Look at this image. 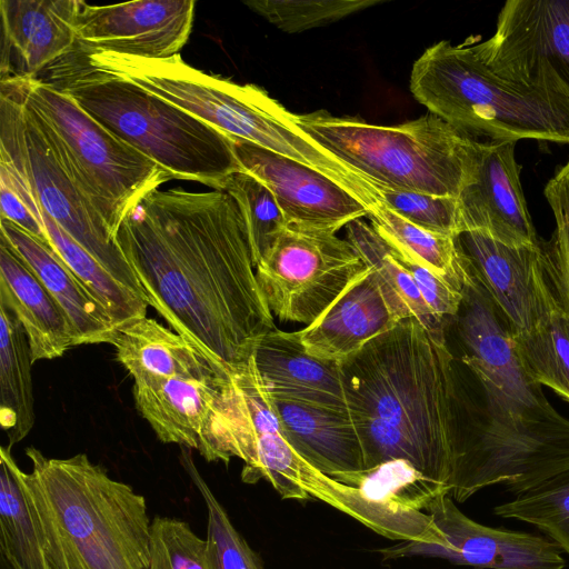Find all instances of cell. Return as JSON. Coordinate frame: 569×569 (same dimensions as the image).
Wrapping results in <instances>:
<instances>
[{
	"mask_svg": "<svg viewBox=\"0 0 569 569\" xmlns=\"http://www.w3.org/2000/svg\"><path fill=\"white\" fill-rule=\"evenodd\" d=\"M117 241L149 306L217 365L247 361L276 328L226 191L156 189L128 212Z\"/></svg>",
	"mask_w": 569,
	"mask_h": 569,
	"instance_id": "6da1fadb",
	"label": "cell"
},
{
	"mask_svg": "<svg viewBox=\"0 0 569 569\" xmlns=\"http://www.w3.org/2000/svg\"><path fill=\"white\" fill-rule=\"evenodd\" d=\"M453 319L471 386L456 375L449 496L463 502L492 485L518 496L569 469V420L527 373L507 319L473 272Z\"/></svg>",
	"mask_w": 569,
	"mask_h": 569,
	"instance_id": "7a4b0ae2",
	"label": "cell"
},
{
	"mask_svg": "<svg viewBox=\"0 0 569 569\" xmlns=\"http://www.w3.org/2000/svg\"><path fill=\"white\" fill-rule=\"evenodd\" d=\"M340 367L366 470L402 460L449 493L458 407L446 339L409 317Z\"/></svg>",
	"mask_w": 569,
	"mask_h": 569,
	"instance_id": "3957f363",
	"label": "cell"
},
{
	"mask_svg": "<svg viewBox=\"0 0 569 569\" xmlns=\"http://www.w3.org/2000/svg\"><path fill=\"white\" fill-rule=\"evenodd\" d=\"M22 482L50 569H149L151 521L143 496L86 453L48 458L28 447Z\"/></svg>",
	"mask_w": 569,
	"mask_h": 569,
	"instance_id": "277c9868",
	"label": "cell"
},
{
	"mask_svg": "<svg viewBox=\"0 0 569 569\" xmlns=\"http://www.w3.org/2000/svg\"><path fill=\"white\" fill-rule=\"evenodd\" d=\"M38 79L72 98L174 179L222 190L227 179L242 170L229 136L134 83L93 69L77 47Z\"/></svg>",
	"mask_w": 569,
	"mask_h": 569,
	"instance_id": "5b68a950",
	"label": "cell"
},
{
	"mask_svg": "<svg viewBox=\"0 0 569 569\" xmlns=\"http://www.w3.org/2000/svg\"><path fill=\"white\" fill-rule=\"evenodd\" d=\"M79 51L93 69L139 86L230 138L257 144L332 179L345 173V164L298 126L295 113L256 84L208 74L189 66L180 54L149 59Z\"/></svg>",
	"mask_w": 569,
	"mask_h": 569,
	"instance_id": "8992f818",
	"label": "cell"
},
{
	"mask_svg": "<svg viewBox=\"0 0 569 569\" xmlns=\"http://www.w3.org/2000/svg\"><path fill=\"white\" fill-rule=\"evenodd\" d=\"M410 90L430 113L471 138L569 143V99L498 76L471 44L429 47L412 66Z\"/></svg>",
	"mask_w": 569,
	"mask_h": 569,
	"instance_id": "52a82bcc",
	"label": "cell"
},
{
	"mask_svg": "<svg viewBox=\"0 0 569 569\" xmlns=\"http://www.w3.org/2000/svg\"><path fill=\"white\" fill-rule=\"evenodd\" d=\"M321 147L383 187L458 198L471 179L479 141L428 113L399 126H379L326 110L296 114Z\"/></svg>",
	"mask_w": 569,
	"mask_h": 569,
	"instance_id": "ba28073f",
	"label": "cell"
},
{
	"mask_svg": "<svg viewBox=\"0 0 569 569\" xmlns=\"http://www.w3.org/2000/svg\"><path fill=\"white\" fill-rule=\"evenodd\" d=\"M73 182L117 238L137 203L174 177L106 129L76 101L38 78H10Z\"/></svg>",
	"mask_w": 569,
	"mask_h": 569,
	"instance_id": "9c48e42d",
	"label": "cell"
},
{
	"mask_svg": "<svg viewBox=\"0 0 569 569\" xmlns=\"http://www.w3.org/2000/svg\"><path fill=\"white\" fill-rule=\"evenodd\" d=\"M0 167L21 183L40 210L146 299L117 238L73 182L22 99L4 81H0Z\"/></svg>",
	"mask_w": 569,
	"mask_h": 569,
	"instance_id": "30bf717a",
	"label": "cell"
},
{
	"mask_svg": "<svg viewBox=\"0 0 569 569\" xmlns=\"http://www.w3.org/2000/svg\"><path fill=\"white\" fill-rule=\"evenodd\" d=\"M367 270L347 239L288 226L256 274L273 316L309 326Z\"/></svg>",
	"mask_w": 569,
	"mask_h": 569,
	"instance_id": "8fae6325",
	"label": "cell"
},
{
	"mask_svg": "<svg viewBox=\"0 0 569 569\" xmlns=\"http://www.w3.org/2000/svg\"><path fill=\"white\" fill-rule=\"evenodd\" d=\"M471 46L498 76L569 99V0H509L492 37Z\"/></svg>",
	"mask_w": 569,
	"mask_h": 569,
	"instance_id": "7c38bea8",
	"label": "cell"
},
{
	"mask_svg": "<svg viewBox=\"0 0 569 569\" xmlns=\"http://www.w3.org/2000/svg\"><path fill=\"white\" fill-rule=\"evenodd\" d=\"M422 511L438 528L442 541H400L378 550L383 560L439 558L479 569H563L566 565L553 541L478 523L461 512L448 493L433 496Z\"/></svg>",
	"mask_w": 569,
	"mask_h": 569,
	"instance_id": "4fadbf2b",
	"label": "cell"
},
{
	"mask_svg": "<svg viewBox=\"0 0 569 569\" xmlns=\"http://www.w3.org/2000/svg\"><path fill=\"white\" fill-rule=\"evenodd\" d=\"M194 7L193 0H139L112 6L78 0L77 48L149 59L173 57L189 39Z\"/></svg>",
	"mask_w": 569,
	"mask_h": 569,
	"instance_id": "5bb4252c",
	"label": "cell"
},
{
	"mask_svg": "<svg viewBox=\"0 0 569 569\" xmlns=\"http://www.w3.org/2000/svg\"><path fill=\"white\" fill-rule=\"evenodd\" d=\"M242 169L274 196L288 226L337 233L371 209L351 190L298 161L231 138Z\"/></svg>",
	"mask_w": 569,
	"mask_h": 569,
	"instance_id": "9a60e30c",
	"label": "cell"
},
{
	"mask_svg": "<svg viewBox=\"0 0 569 569\" xmlns=\"http://www.w3.org/2000/svg\"><path fill=\"white\" fill-rule=\"evenodd\" d=\"M515 149V141L479 142L471 179L457 198L461 229L482 231L511 246H537Z\"/></svg>",
	"mask_w": 569,
	"mask_h": 569,
	"instance_id": "2e32d148",
	"label": "cell"
},
{
	"mask_svg": "<svg viewBox=\"0 0 569 569\" xmlns=\"http://www.w3.org/2000/svg\"><path fill=\"white\" fill-rule=\"evenodd\" d=\"M409 317L368 268L316 321L292 335L309 355L341 362Z\"/></svg>",
	"mask_w": 569,
	"mask_h": 569,
	"instance_id": "e0dca14e",
	"label": "cell"
},
{
	"mask_svg": "<svg viewBox=\"0 0 569 569\" xmlns=\"http://www.w3.org/2000/svg\"><path fill=\"white\" fill-rule=\"evenodd\" d=\"M78 0H0L1 78H38L77 47Z\"/></svg>",
	"mask_w": 569,
	"mask_h": 569,
	"instance_id": "ac0fdd59",
	"label": "cell"
},
{
	"mask_svg": "<svg viewBox=\"0 0 569 569\" xmlns=\"http://www.w3.org/2000/svg\"><path fill=\"white\" fill-rule=\"evenodd\" d=\"M457 244L507 319L512 335L527 332L536 320L537 246H511L477 230L461 232Z\"/></svg>",
	"mask_w": 569,
	"mask_h": 569,
	"instance_id": "d6986e66",
	"label": "cell"
},
{
	"mask_svg": "<svg viewBox=\"0 0 569 569\" xmlns=\"http://www.w3.org/2000/svg\"><path fill=\"white\" fill-rule=\"evenodd\" d=\"M252 358L273 398L349 411L340 362L309 355L292 332H267Z\"/></svg>",
	"mask_w": 569,
	"mask_h": 569,
	"instance_id": "ffe728a7",
	"label": "cell"
},
{
	"mask_svg": "<svg viewBox=\"0 0 569 569\" xmlns=\"http://www.w3.org/2000/svg\"><path fill=\"white\" fill-rule=\"evenodd\" d=\"M1 238L33 270L67 315L77 346L112 343L117 328L104 305L83 284L50 243L0 218Z\"/></svg>",
	"mask_w": 569,
	"mask_h": 569,
	"instance_id": "44dd1931",
	"label": "cell"
},
{
	"mask_svg": "<svg viewBox=\"0 0 569 569\" xmlns=\"http://www.w3.org/2000/svg\"><path fill=\"white\" fill-rule=\"evenodd\" d=\"M0 306L22 326L33 362L59 358L77 346L76 332L62 308L1 237Z\"/></svg>",
	"mask_w": 569,
	"mask_h": 569,
	"instance_id": "7402d4cb",
	"label": "cell"
},
{
	"mask_svg": "<svg viewBox=\"0 0 569 569\" xmlns=\"http://www.w3.org/2000/svg\"><path fill=\"white\" fill-rule=\"evenodd\" d=\"M273 401L289 443L316 469L333 479L366 470L362 440L350 411Z\"/></svg>",
	"mask_w": 569,
	"mask_h": 569,
	"instance_id": "603a6c76",
	"label": "cell"
},
{
	"mask_svg": "<svg viewBox=\"0 0 569 569\" xmlns=\"http://www.w3.org/2000/svg\"><path fill=\"white\" fill-rule=\"evenodd\" d=\"M111 345L117 361L133 382L174 378L213 381L228 370L184 337L148 317L118 328Z\"/></svg>",
	"mask_w": 569,
	"mask_h": 569,
	"instance_id": "cb8c5ba5",
	"label": "cell"
},
{
	"mask_svg": "<svg viewBox=\"0 0 569 569\" xmlns=\"http://www.w3.org/2000/svg\"><path fill=\"white\" fill-rule=\"evenodd\" d=\"M220 378L134 381V403L161 442L198 449Z\"/></svg>",
	"mask_w": 569,
	"mask_h": 569,
	"instance_id": "d4e9b609",
	"label": "cell"
},
{
	"mask_svg": "<svg viewBox=\"0 0 569 569\" xmlns=\"http://www.w3.org/2000/svg\"><path fill=\"white\" fill-rule=\"evenodd\" d=\"M535 278L538 290L536 320L527 332L512 335L517 353L535 381L551 388L569 402V317L543 279L539 256Z\"/></svg>",
	"mask_w": 569,
	"mask_h": 569,
	"instance_id": "484cf974",
	"label": "cell"
},
{
	"mask_svg": "<svg viewBox=\"0 0 569 569\" xmlns=\"http://www.w3.org/2000/svg\"><path fill=\"white\" fill-rule=\"evenodd\" d=\"M32 363L22 326L0 306V425L9 447L22 441L34 425Z\"/></svg>",
	"mask_w": 569,
	"mask_h": 569,
	"instance_id": "4316f807",
	"label": "cell"
},
{
	"mask_svg": "<svg viewBox=\"0 0 569 569\" xmlns=\"http://www.w3.org/2000/svg\"><path fill=\"white\" fill-rule=\"evenodd\" d=\"M11 447L0 448V548L11 569H50L41 529Z\"/></svg>",
	"mask_w": 569,
	"mask_h": 569,
	"instance_id": "83f0119b",
	"label": "cell"
},
{
	"mask_svg": "<svg viewBox=\"0 0 569 569\" xmlns=\"http://www.w3.org/2000/svg\"><path fill=\"white\" fill-rule=\"evenodd\" d=\"M40 214L51 247L83 284L104 305L117 329L147 317L149 303L144 298L119 281L47 212L40 210Z\"/></svg>",
	"mask_w": 569,
	"mask_h": 569,
	"instance_id": "f1b7e54d",
	"label": "cell"
},
{
	"mask_svg": "<svg viewBox=\"0 0 569 569\" xmlns=\"http://www.w3.org/2000/svg\"><path fill=\"white\" fill-rule=\"evenodd\" d=\"M368 218L381 238L401 246L461 291L471 280L472 271L456 238L425 230L407 221L380 201Z\"/></svg>",
	"mask_w": 569,
	"mask_h": 569,
	"instance_id": "f546056e",
	"label": "cell"
},
{
	"mask_svg": "<svg viewBox=\"0 0 569 569\" xmlns=\"http://www.w3.org/2000/svg\"><path fill=\"white\" fill-rule=\"evenodd\" d=\"M346 239L356 248L367 267L372 269L391 295L429 332L446 339V319L437 316L426 303L409 273L392 257L388 243L362 219L346 227Z\"/></svg>",
	"mask_w": 569,
	"mask_h": 569,
	"instance_id": "4dcf8cb0",
	"label": "cell"
},
{
	"mask_svg": "<svg viewBox=\"0 0 569 569\" xmlns=\"http://www.w3.org/2000/svg\"><path fill=\"white\" fill-rule=\"evenodd\" d=\"M493 512L536 526L569 555V469L495 507Z\"/></svg>",
	"mask_w": 569,
	"mask_h": 569,
	"instance_id": "1f68e13d",
	"label": "cell"
},
{
	"mask_svg": "<svg viewBox=\"0 0 569 569\" xmlns=\"http://www.w3.org/2000/svg\"><path fill=\"white\" fill-rule=\"evenodd\" d=\"M243 217L254 268L272 248L288 222L272 192L246 171L232 173L223 184Z\"/></svg>",
	"mask_w": 569,
	"mask_h": 569,
	"instance_id": "d6a6232c",
	"label": "cell"
},
{
	"mask_svg": "<svg viewBox=\"0 0 569 569\" xmlns=\"http://www.w3.org/2000/svg\"><path fill=\"white\" fill-rule=\"evenodd\" d=\"M556 229L548 241L539 240L543 279L561 309L569 317V159L545 188Z\"/></svg>",
	"mask_w": 569,
	"mask_h": 569,
	"instance_id": "836d02e7",
	"label": "cell"
},
{
	"mask_svg": "<svg viewBox=\"0 0 569 569\" xmlns=\"http://www.w3.org/2000/svg\"><path fill=\"white\" fill-rule=\"evenodd\" d=\"M181 462L207 506L206 540L211 569H263L261 559L234 528L227 511L199 473L191 456L183 451Z\"/></svg>",
	"mask_w": 569,
	"mask_h": 569,
	"instance_id": "e575fe53",
	"label": "cell"
},
{
	"mask_svg": "<svg viewBox=\"0 0 569 569\" xmlns=\"http://www.w3.org/2000/svg\"><path fill=\"white\" fill-rule=\"evenodd\" d=\"M380 3L379 0H251L252 11L287 33L327 26Z\"/></svg>",
	"mask_w": 569,
	"mask_h": 569,
	"instance_id": "d590c367",
	"label": "cell"
},
{
	"mask_svg": "<svg viewBox=\"0 0 569 569\" xmlns=\"http://www.w3.org/2000/svg\"><path fill=\"white\" fill-rule=\"evenodd\" d=\"M149 569H211L207 540L186 521L156 516L150 525Z\"/></svg>",
	"mask_w": 569,
	"mask_h": 569,
	"instance_id": "8d00e7d4",
	"label": "cell"
},
{
	"mask_svg": "<svg viewBox=\"0 0 569 569\" xmlns=\"http://www.w3.org/2000/svg\"><path fill=\"white\" fill-rule=\"evenodd\" d=\"M378 199L407 221L435 233L457 238L461 232L458 199L416 191L376 188Z\"/></svg>",
	"mask_w": 569,
	"mask_h": 569,
	"instance_id": "74e56055",
	"label": "cell"
},
{
	"mask_svg": "<svg viewBox=\"0 0 569 569\" xmlns=\"http://www.w3.org/2000/svg\"><path fill=\"white\" fill-rule=\"evenodd\" d=\"M385 241L392 257L409 273L429 308L440 318L456 317L462 301V291L401 246Z\"/></svg>",
	"mask_w": 569,
	"mask_h": 569,
	"instance_id": "f35d334b",
	"label": "cell"
},
{
	"mask_svg": "<svg viewBox=\"0 0 569 569\" xmlns=\"http://www.w3.org/2000/svg\"><path fill=\"white\" fill-rule=\"evenodd\" d=\"M1 218H6L33 237L49 242L42 219H39L23 199L8 184L0 182Z\"/></svg>",
	"mask_w": 569,
	"mask_h": 569,
	"instance_id": "ab89813d",
	"label": "cell"
}]
</instances>
